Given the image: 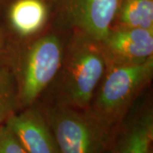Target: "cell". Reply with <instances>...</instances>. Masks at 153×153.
<instances>
[{
	"label": "cell",
	"instance_id": "1",
	"mask_svg": "<svg viewBox=\"0 0 153 153\" xmlns=\"http://www.w3.org/2000/svg\"><path fill=\"white\" fill-rule=\"evenodd\" d=\"M152 74L153 57L139 64L106 66L96 99L88 110L100 122L116 130Z\"/></svg>",
	"mask_w": 153,
	"mask_h": 153
},
{
	"label": "cell",
	"instance_id": "2",
	"mask_svg": "<svg viewBox=\"0 0 153 153\" xmlns=\"http://www.w3.org/2000/svg\"><path fill=\"white\" fill-rule=\"evenodd\" d=\"M59 153H103L116 130L89 111L57 104L42 110Z\"/></svg>",
	"mask_w": 153,
	"mask_h": 153
},
{
	"label": "cell",
	"instance_id": "3",
	"mask_svg": "<svg viewBox=\"0 0 153 153\" xmlns=\"http://www.w3.org/2000/svg\"><path fill=\"white\" fill-rule=\"evenodd\" d=\"M63 77V101L73 108L87 110L106 70L100 43L82 34L71 46Z\"/></svg>",
	"mask_w": 153,
	"mask_h": 153
},
{
	"label": "cell",
	"instance_id": "4",
	"mask_svg": "<svg viewBox=\"0 0 153 153\" xmlns=\"http://www.w3.org/2000/svg\"><path fill=\"white\" fill-rule=\"evenodd\" d=\"M62 60V45L55 35H46L31 46L24 61L18 87L21 106L28 107L37 100L60 71Z\"/></svg>",
	"mask_w": 153,
	"mask_h": 153
},
{
	"label": "cell",
	"instance_id": "5",
	"mask_svg": "<svg viewBox=\"0 0 153 153\" xmlns=\"http://www.w3.org/2000/svg\"><path fill=\"white\" fill-rule=\"evenodd\" d=\"M106 65H131L153 57V29L111 27L100 43Z\"/></svg>",
	"mask_w": 153,
	"mask_h": 153
},
{
	"label": "cell",
	"instance_id": "6",
	"mask_svg": "<svg viewBox=\"0 0 153 153\" xmlns=\"http://www.w3.org/2000/svg\"><path fill=\"white\" fill-rule=\"evenodd\" d=\"M121 0H70L72 21L82 34L101 43L113 25Z\"/></svg>",
	"mask_w": 153,
	"mask_h": 153
},
{
	"label": "cell",
	"instance_id": "7",
	"mask_svg": "<svg viewBox=\"0 0 153 153\" xmlns=\"http://www.w3.org/2000/svg\"><path fill=\"white\" fill-rule=\"evenodd\" d=\"M10 127L27 153H59L41 109L29 107L8 118Z\"/></svg>",
	"mask_w": 153,
	"mask_h": 153
},
{
	"label": "cell",
	"instance_id": "8",
	"mask_svg": "<svg viewBox=\"0 0 153 153\" xmlns=\"http://www.w3.org/2000/svg\"><path fill=\"white\" fill-rule=\"evenodd\" d=\"M153 114L144 109L123 120L103 153H152Z\"/></svg>",
	"mask_w": 153,
	"mask_h": 153
},
{
	"label": "cell",
	"instance_id": "9",
	"mask_svg": "<svg viewBox=\"0 0 153 153\" xmlns=\"http://www.w3.org/2000/svg\"><path fill=\"white\" fill-rule=\"evenodd\" d=\"M48 17L44 0H15L9 10V19L14 30L29 36L43 27Z\"/></svg>",
	"mask_w": 153,
	"mask_h": 153
},
{
	"label": "cell",
	"instance_id": "10",
	"mask_svg": "<svg viewBox=\"0 0 153 153\" xmlns=\"http://www.w3.org/2000/svg\"><path fill=\"white\" fill-rule=\"evenodd\" d=\"M112 27L153 29V0H121Z\"/></svg>",
	"mask_w": 153,
	"mask_h": 153
},
{
	"label": "cell",
	"instance_id": "11",
	"mask_svg": "<svg viewBox=\"0 0 153 153\" xmlns=\"http://www.w3.org/2000/svg\"><path fill=\"white\" fill-rule=\"evenodd\" d=\"M19 106L15 77L7 67L0 64V126L16 113Z\"/></svg>",
	"mask_w": 153,
	"mask_h": 153
},
{
	"label": "cell",
	"instance_id": "12",
	"mask_svg": "<svg viewBox=\"0 0 153 153\" xmlns=\"http://www.w3.org/2000/svg\"><path fill=\"white\" fill-rule=\"evenodd\" d=\"M0 153H27L6 123L0 126Z\"/></svg>",
	"mask_w": 153,
	"mask_h": 153
},
{
	"label": "cell",
	"instance_id": "13",
	"mask_svg": "<svg viewBox=\"0 0 153 153\" xmlns=\"http://www.w3.org/2000/svg\"><path fill=\"white\" fill-rule=\"evenodd\" d=\"M4 45V34L3 33V31L0 29V51L2 50Z\"/></svg>",
	"mask_w": 153,
	"mask_h": 153
},
{
	"label": "cell",
	"instance_id": "14",
	"mask_svg": "<svg viewBox=\"0 0 153 153\" xmlns=\"http://www.w3.org/2000/svg\"><path fill=\"white\" fill-rule=\"evenodd\" d=\"M152 153H153V152H152Z\"/></svg>",
	"mask_w": 153,
	"mask_h": 153
}]
</instances>
